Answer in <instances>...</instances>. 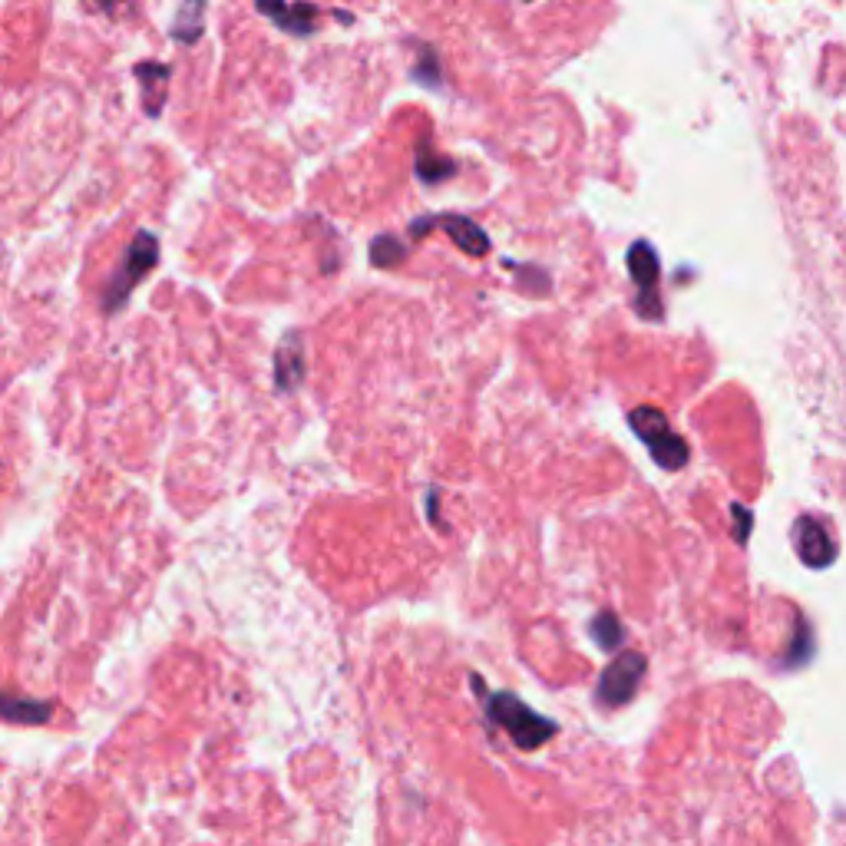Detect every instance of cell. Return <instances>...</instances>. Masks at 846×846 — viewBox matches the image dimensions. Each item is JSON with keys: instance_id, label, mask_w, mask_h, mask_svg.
Segmentation results:
<instances>
[{"instance_id": "obj_1", "label": "cell", "mask_w": 846, "mask_h": 846, "mask_svg": "<svg viewBox=\"0 0 846 846\" xmlns=\"http://www.w3.org/2000/svg\"><path fill=\"white\" fill-rule=\"evenodd\" d=\"M470 685L483 698L486 718H490L493 724H500V728L509 734V741H513L516 747H523V751H536V747H542L552 734L559 731L556 721L536 714L523 698H519V694H513V691H493L490 694L480 675H473Z\"/></svg>"}, {"instance_id": "obj_2", "label": "cell", "mask_w": 846, "mask_h": 846, "mask_svg": "<svg viewBox=\"0 0 846 846\" xmlns=\"http://www.w3.org/2000/svg\"><path fill=\"white\" fill-rule=\"evenodd\" d=\"M628 423H632V430L642 437V443L652 453V460L661 466V470H681V466L688 463L691 450L688 443L678 437L675 430L668 427V417L661 414L658 407H635L632 414H628Z\"/></svg>"}, {"instance_id": "obj_3", "label": "cell", "mask_w": 846, "mask_h": 846, "mask_svg": "<svg viewBox=\"0 0 846 846\" xmlns=\"http://www.w3.org/2000/svg\"><path fill=\"white\" fill-rule=\"evenodd\" d=\"M159 262V242L153 232H139L133 238V245H129L126 252V262L123 268L116 271V278L110 281V288H106L103 295V311H119L126 305L129 291H133L139 281L146 278V271H153Z\"/></svg>"}, {"instance_id": "obj_4", "label": "cell", "mask_w": 846, "mask_h": 846, "mask_svg": "<svg viewBox=\"0 0 846 846\" xmlns=\"http://www.w3.org/2000/svg\"><path fill=\"white\" fill-rule=\"evenodd\" d=\"M645 668H648V661L642 652L618 655L612 665L602 671L599 685H595V701H599L602 708H622V704L635 698V691L645 678Z\"/></svg>"}, {"instance_id": "obj_5", "label": "cell", "mask_w": 846, "mask_h": 846, "mask_svg": "<svg viewBox=\"0 0 846 846\" xmlns=\"http://www.w3.org/2000/svg\"><path fill=\"white\" fill-rule=\"evenodd\" d=\"M433 229H443L453 242H457L460 252L473 255V258H483L490 252V235H486L473 219H466V215H427V219L410 222V235L414 238L427 235Z\"/></svg>"}, {"instance_id": "obj_6", "label": "cell", "mask_w": 846, "mask_h": 846, "mask_svg": "<svg viewBox=\"0 0 846 846\" xmlns=\"http://www.w3.org/2000/svg\"><path fill=\"white\" fill-rule=\"evenodd\" d=\"M628 271H632V281L638 288H642V295H638L635 308L642 318L648 321H658L661 318V298H658V255L655 248L648 242H635L628 248Z\"/></svg>"}, {"instance_id": "obj_7", "label": "cell", "mask_w": 846, "mask_h": 846, "mask_svg": "<svg viewBox=\"0 0 846 846\" xmlns=\"http://www.w3.org/2000/svg\"><path fill=\"white\" fill-rule=\"evenodd\" d=\"M797 556L810 569H827L837 562V542H833L827 523H820L817 516H800L794 526Z\"/></svg>"}, {"instance_id": "obj_8", "label": "cell", "mask_w": 846, "mask_h": 846, "mask_svg": "<svg viewBox=\"0 0 846 846\" xmlns=\"http://www.w3.org/2000/svg\"><path fill=\"white\" fill-rule=\"evenodd\" d=\"M258 10L268 14L275 24L285 30V34H295V37H308L314 34V27H318V7L314 4H295L288 7L285 0H255Z\"/></svg>"}, {"instance_id": "obj_9", "label": "cell", "mask_w": 846, "mask_h": 846, "mask_svg": "<svg viewBox=\"0 0 846 846\" xmlns=\"http://www.w3.org/2000/svg\"><path fill=\"white\" fill-rule=\"evenodd\" d=\"M305 377V351H301V334L288 331L275 357V381L278 390H295Z\"/></svg>"}, {"instance_id": "obj_10", "label": "cell", "mask_w": 846, "mask_h": 846, "mask_svg": "<svg viewBox=\"0 0 846 846\" xmlns=\"http://www.w3.org/2000/svg\"><path fill=\"white\" fill-rule=\"evenodd\" d=\"M136 80L143 83L146 93V113L159 116L162 106H166V83H169V67L166 63H139L136 67Z\"/></svg>"}, {"instance_id": "obj_11", "label": "cell", "mask_w": 846, "mask_h": 846, "mask_svg": "<svg viewBox=\"0 0 846 846\" xmlns=\"http://www.w3.org/2000/svg\"><path fill=\"white\" fill-rule=\"evenodd\" d=\"M205 30V0H182L176 24H172V37L179 43H195Z\"/></svg>"}, {"instance_id": "obj_12", "label": "cell", "mask_w": 846, "mask_h": 846, "mask_svg": "<svg viewBox=\"0 0 846 846\" xmlns=\"http://www.w3.org/2000/svg\"><path fill=\"white\" fill-rule=\"evenodd\" d=\"M453 169H457V162L447 159V156H437L430 143L417 146V176L427 182V186H437V182L450 179Z\"/></svg>"}, {"instance_id": "obj_13", "label": "cell", "mask_w": 846, "mask_h": 846, "mask_svg": "<svg viewBox=\"0 0 846 846\" xmlns=\"http://www.w3.org/2000/svg\"><path fill=\"white\" fill-rule=\"evenodd\" d=\"M589 635L595 638V645L602 648V652H615L618 645H622V638H625V632H622V622H618V615L615 612H599L592 618V625H589Z\"/></svg>"}, {"instance_id": "obj_14", "label": "cell", "mask_w": 846, "mask_h": 846, "mask_svg": "<svg viewBox=\"0 0 846 846\" xmlns=\"http://www.w3.org/2000/svg\"><path fill=\"white\" fill-rule=\"evenodd\" d=\"M371 262L377 268H394L397 262H404V245L394 235H377L371 242Z\"/></svg>"}, {"instance_id": "obj_15", "label": "cell", "mask_w": 846, "mask_h": 846, "mask_svg": "<svg viewBox=\"0 0 846 846\" xmlns=\"http://www.w3.org/2000/svg\"><path fill=\"white\" fill-rule=\"evenodd\" d=\"M797 625H800V632H797L794 642H790V652L784 655V668L804 665V661H810V655H813V635H810L807 618H797Z\"/></svg>"}, {"instance_id": "obj_16", "label": "cell", "mask_w": 846, "mask_h": 846, "mask_svg": "<svg viewBox=\"0 0 846 846\" xmlns=\"http://www.w3.org/2000/svg\"><path fill=\"white\" fill-rule=\"evenodd\" d=\"M420 57L427 60V67H423V63H417L414 77H417L420 83H427V86H433V90H437V86L443 83V80H440V70H437V53H433L430 47H423Z\"/></svg>"}, {"instance_id": "obj_17", "label": "cell", "mask_w": 846, "mask_h": 846, "mask_svg": "<svg viewBox=\"0 0 846 846\" xmlns=\"http://www.w3.org/2000/svg\"><path fill=\"white\" fill-rule=\"evenodd\" d=\"M731 516H734V542H747V536H751V526H754V513L747 506L734 503Z\"/></svg>"}, {"instance_id": "obj_18", "label": "cell", "mask_w": 846, "mask_h": 846, "mask_svg": "<svg viewBox=\"0 0 846 846\" xmlns=\"http://www.w3.org/2000/svg\"><path fill=\"white\" fill-rule=\"evenodd\" d=\"M430 519L437 523V493H430Z\"/></svg>"}]
</instances>
